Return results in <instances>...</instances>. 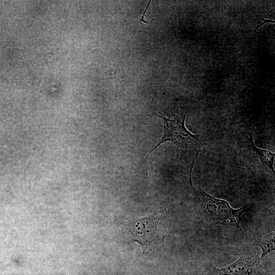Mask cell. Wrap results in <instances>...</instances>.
I'll list each match as a JSON object with an SVG mask.
<instances>
[{
	"label": "cell",
	"mask_w": 275,
	"mask_h": 275,
	"mask_svg": "<svg viewBox=\"0 0 275 275\" xmlns=\"http://www.w3.org/2000/svg\"><path fill=\"white\" fill-rule=\"evenodd\" d=\"M186 115L185 114L181 121L169 119L162 115L160 116L162 118L164 124L163 135L159 143L149 153L166 141L173 143L178 148L193 149L195 151L196 156L191 168L190 175H191L195 160L205 143L203 136L200 134H192L186 128L184 124Z\"/></svg>",
	"instance_id": "2"
},
{
	"label": "cell",
	"mask_w": 275,
	"mask_h": 275,
	"mask_svg": "<svg viewBox=\"0 0 275 275\" xmlns=\"http://www.w3.org/2000/svg\"><path fill=\"white\" fill-rule=\"evenodd\" d=\"M160 217L153 214L144 218L121 222L119 225L126 238L136 241L143 247L148 248L155 243L163 242L158 234V224Z\"/></svg>",
	"instance_id": "3"
},
{
	"label": "cell",
	"mask_w": 275,
	"mask_h": 275,
	"mask_svg": "<svg viewBox=\"0 0 275 275\" xmlns=\"http://www.w3.org/2000/svg\"><path fill=\"white\" fill-rule=\"evenodd\" d=\"M150 3H151V1H149V2H148V5H147V7H146V9H145V10L144 13H143V16H142V17L141 20H140V22H141V21H144L145 23H149V22L146 21L144 20V16H145V14H146V11H147V10L148 8L149 7V6Z\"/></svg>",
	"instance_id": "8"
},
{
	"label": "cell",
	"mask_w": 275,
	"mask_h": 275,
	"mask_svg": "<svg viewBox=\"0 0 275 275\" xmlns=\"http://www.w3.org/2000/svg\"><path fill=\"white\" fill-rule=\"evenodd\" d=\"M274 237L275 232L273 231L253 243V245L258 246L262 250V254L260 257L261 260L267 254L274 251Z\"/></svg>",
	"instance_id": "6"
},
{
	"label": "cell",
	"mask_w": 275,
	"mask_h": 275,
	"mask_svg": "<svg viewBox=\"0 0 275 275\" xmlns=\"http://www.w3.org/2000/svg\"><path fill=\"white\" fill-rule=\"evenodd\" d=\"M260 257L257 254H244L234 263L221 268L212 265L206 268V275H259L262 272Z\"/></svg>",
	"instance_id": "4"
},
{
	"label": "cell",
	"mask_w": 275,
	"mask_h": 275,
	"mask_svg": "<svg viewBox=\"0 0 275 275\" xmlns=\"http://www.w3.org/2000/svg\"><path fill=\"white\" fill-rule=\"evenodd\" d=\"M260 16L261 17L262 19L263 20V22L260 24L259 25L257 26H254L255 28V31H256L257 29H258L259 27H260L261 25H262L265 23H267V22L274 23L275 22L274 20L264 19L261 15H260Z\"/></svg>",
	"instance_id": "7"
},
{
	"label": "cell",
	"mask_w": 275,
	"mask_h": 275,
	"mask_svg": "<svg viewBox=\"0 0 275 275\" xmlns=\"http://www.w3.org/2000/svg\"><path fill=\"white\" fill-rule=\"evenodd\" d=\"M255 127L253 128L252 134L250 138L251 146L255 152L257 154L262 163L268 169H270L273 173L274 171L273 168V163L274 158V153L269 150L260 149L257 147L253 141V132Z\"/></svg>",
	"instance_id": "5"
},
{
	"label": "cell",
	"mask_w": 275,
	"mask_h": 275,
	"mask_svg": "<svg viewBox=\"0 0 275 275\" xmlns=\"http://www.w3.org/2000/svg\"><path fill=\"white\" fill-rule=\"evenodd\" d=\"M190 184L199 198L198 210L196 211L204 222L211 225L233 227L241 231L240 224L241 222L244 223L242 215L250 209L248 205L241 208L233 209L227 201L210 196L200 187L195 189L192 182Z\"/></svg>",
	"instance_id": "1"
}]
</instances>
